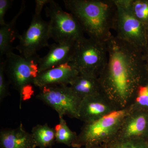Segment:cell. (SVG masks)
<instances>
[{
	"label": "cell",
	"instance_id": "6da1fadb",
	"mask_svg": "<svg viewBox=\"0 0 148 148\" xmlns=\"http://www.w3.org/2000/svg\"><path fill=\"white\" fill-rule=\"evenodd\" d=\"M107 59L98 79L102 93L117 109L129 106L146 70L143 52L112 35L106 42Z\"/></svg>",
	"mask_w": 148,
	"mask_h": 148
},
{
	"label": "cell",
	"instance_id": "7a4b0ae2",
	"mask_svg": "<svg viewBox=\"0 0 148 148\" xmlns=\"http://www.w3.org/2000/svg\"><path fill=\"white\" fill-rule=\"evenodd\" d=\"M66 9L89 38L106 42L112 35L116 7L114 0H64Z\"/></svg>",
	"mask_w": 148,
	"mask_h": 148
},
{
	"label": "cell",
	"instance_id": "3957f363",
	"mask_svg": "<svg viewBox=\"0 0 148 148\" xmlns=\"http://www.w3.org/2000/svg\"><path fill=\"white\" fill-rule=\"evenodd\" d=\"M132 109L129 106L113 111L94 121L84 123L71 147H87L110 143L115 138L123 121Z\"/></svg>",
	"mask_w": 148,
	"mask_h": 148
},
{
	"label": "cell",
	"instance_id": "277c9868",
	"mask_svg": "<svg viewBox=\"0 0 148 148\" xmlns=\"http://www.w3.org/2000/svg\"><path fill=\"white\" fill-rule=\"evenodd\" d=\"M5 72L8 82L18 92L20 97L19 107L24 100L31 95V85L34 84L38 74L39 61L38 54L29 58L13 52L5 56Z\"/></svg>",
	"mask_w": 148,
	"mask_h": 148
},
{
	"label": "cell",
	"instance_id": "5b68a950",
	"mask_svg": "<svg viewBox=\"0 0 148 148\" xmlns=\"http://www.w3.org/2000/svg\"><path fill=\"white\" fill-rule=\"evenodd\" d=\"M116 10L113 28L116 36L141 52L148 40V28L138 20L130 9L127 0H114Z\"/></svg>",
	"mask_w": 148,
	"mask_h": 148
},
{
	"label": "cell",
	"instance_id": "8992f818",
	"mask_svg": "<svg viewBox=\"0 0 148 148\" xmlns=\"http://www.w3.org/2000/svg\"><path fill=\"white\" fill-rule=\"evenodd\" d=\"M107 59L106 42L85 37L76 43L71 62L79 74L98 77Z\"/></svg>",
	"mask_w": 148,
	"mask_h": 148
},
{
	"label": "cell",
	"instance_id": "52a82bcc",
	"mask_svg": "<svg viewBox=\"0 0 148 148\" xmlns=\"http://www.w3.org/2000/svg\"><path fill=\"white\" fill-rule=\"evenodd\" d=\"M46 16L48 21L49 35L56 43L77 42L84 38V32L73 15L64 11L53 0L46 5Z\"/></svg>",
	"mask_w": 148,
	"mask_h": 148
},
{
	"label": "cell",
	"instance_id": "ba28073f",
	"mask_svg": "<svg viewBox=\"0 0 148 148\" xmlns=\"http://www.w3.org/2000/svg\"><path fill=\"white\" fill-rule=\"evenodd\" d=\"M36 98L55 110L59 118H79L82 100L68 85H54L40 88Z\"/></svg>",
	"mask_w": 148,
	"mask_h": 148
},
{
	"label": "cell",
	"instance_id": "9c48e42d",
	"mask_svg": "<svg viewBox=\"0 0 148 148\" xmlns=\"http://www.w3.org/2000/svg\"><path fill=\"white\" fill-rule=\"evenodd\" d=\"M19 43L14 49L23 57L30 58L37 55V52L49 46V23L42 19L41 15L34 14L28 29L18 35Z\"/></svg>",
	"mask_w": 148,
	"mask_h": 148
},
{
	"label": "cell",
	"instance_id": "30bf717a",
	"mask_svg": "<svg viewBox=\"0 0 148 148\" xmlns=\"http://www.w3.org/2000/svg\"><path fill=\"white\" fill-rule=\"evenodd\" d=\"M148 113L144 110H132L123 121L114 140L141 139L148 137Z\"/></svg>",
	"mask_w": 148,
	"mask_h": 148
},
{
	"label": "cell",
	"instance_id": "8fae6325",
	"mask_svg": "<svg viewBox=\"0 0 148 148\" xmlns=\"http://www.w3.org/2000/svg\"><path fill=\"white\" fill-rule=\"evenodd\" d=\"M117 110L103 94L82 99L80 105L79 119L84 123L101 118Z\"/></svg>",
	"mask_w": 148,
	"mask_h": 148
},
{
	"label": "cell",
	"instance_id": "7c38bea8",
	"mask_svg": "<svg viewBox=\"0 0 148 148\" xmlns=\"http://www.w3.org/2000/svg\"><path fill=\"white\" fill-rule=\"evenodd\" d=\"M79 74L71 62L62 64L38 74L34 84L39 88L54 85H68Z\"/></svg>",
	"mask_w": 148,
	"mask_h": 148
},
{
	"label": "cell",
	"instance_id": "4fadbf2b",
	"mask_svg": "<svg viewBox=\"0 0 148 148\" xmlns=\"http://www.w3.org/2000/svg\"><path fill=\"white\" fill-rule=\"evenodd\" d=\"M76 42L55 43L48 47L49 51L39 61L38 74L71 61Z\"/></svg>",
	"mask_w": 148,
	"mask_h": 148
},
{
	"label": "cell",
	"instance_id": "5bb4252c",
	"mask_svg": "<svg viewBox=\"0 0 148 148\" xmlns=\"http://www.w3.org/2000/svg\"><path fill=\"white\" fill-rule=\"evenodd\" d=\"M32 133L22 123L16 128L3 129L0 132V148H36Z\"/></svg>",
	"mask_w": 148,
	"mask_h": 148
},
{
	"label": "cell",
	"instance_id": "9a60e30c",
	"mask_svg": "<svg viewBox=\"0 0 148 148\" xmlns=\"http://www.w3.org/2000/svg\"><path fill=\"white\" fill-rule=\"evenodd\" d=\"M82 100L89 96L103 94L98 77L79 74L69 84Z\"/></svg>",
	"mask_w": 148,
	"mask_h": 148
},
{
	"label": "cell",
	"instance_id": "2e32d148",
	"mask_svg": "<svg viewBox=\"0 0 148 148\" xmlns=\"http://www.w3.org/2000/svg\"><path fill=\"white\" fill-rule=\"evenodd\" d=\"M26 8V2L23 1L18 12L8 23H6L0 27V54L1 56H5L13 52L14 49L12 44L18 34L15 28L16 21L23 14Z\"/></svg>",
	"mask_w": 148,
	"mask_h": 148
},
{
	"label": "cell",
	"instance_id": "e0dca14e",
	"mask_svg": "<svg viewBox=\"0 0 148 148\" xmlns=\"http://www.w3.org/2000/svg\"><path fill=\"white\" fill-rule=\"evenodd\" d=\"M31 133L37 147L51 148L56 143L55 129L47 123L36 125L32 128Z\"/></svg>",
	"mask_w": 148,
	"mask_h": 148
},
{
	"label": "cell",
	"instance_id": "ac0fdd59",
	"mask_svg": "<svg viewBox=\"0 0 148 148\" xmlns=\"http://www.w3.org/2000/svg\"><path fill=\"white\" fill-rule=\"evenodd\" d=\"M59 124L54 127L56 132V143L72 147L73 143L76 140L78 135L70 129L63 117L59 118Z\"/></svg>",
	"mask_w": 148,
	"mask_h": 148
},
{
	"label": "cell",
	"instance_id": "d6986e66",
	"mask_svg": "<svg viewBox=\"0 0 148 148\" xmlns=\"http://www.w3.org/2000/svg\"><path fill=\"white\" fill-rule=\"evenodd\" d=\"M129 106L135 110L148 109V82H144V78L135 90Z\"/></svg>",
	"mask_w": 148,
	"mask_h": 148
},
{
	"label": "cell",
	"instance_id": "ffe728a7",
	"mask_svg": "<svg viewBox=\"0 0 148 148\" xmlns=\"http://www.w3.org/2000/svg\"><path fill=\"white\" fill-rule=\"evenodd\" d=\"M127 2L133 15L148 28V1L127 0Z\"/></svg>",
	"mask_w": 148,
	"mask_h": 148
},
{
	"label": "cell",
	"instance_id": "44dd1931",
	"mask_svg": "<svg viewBox=\"0 0 148 148\" xmlns=\"http://www.w3.org/2000/svg\"><path fill=\"white\" fill-rule=\"evenodd\" d=\"M103 145L106 148H148L147 140L141 139L114 140Z\"/></svg>",
	"mask_w": 148,
	"mask_h": 148
},
{
	"label": "cell",
	"instance_id": "7402d4cb",
	"mask_svg": "<svg viewBox=\"0 0 148 148\" xmlns=\"http://www.w3.org/2000/svg\"><path fill=\"white\" fill-rule=\"evenodd\" d=\"M5 72L4 60L1 61L0 64V101L1 102L5 98L10 95L8 89V81L7 80Z\"/></svg>",
	"mask_w": 148,
	"mask_h": 148
},
{
	"label": "cell",
	"instance_id": "603a6c76",
	"mask_svg": "<svg viewBox=\"0 0 148 148\" xmlns=\"http://www.w3.org/2000/svg\"><path fill=\"white\" fill-rule=\"evenodd\" d=\"M13 1L12 0H0V26L6 24L5 16Z\"/></svg>",
	"mask_w": 148,
	"mask_h": 148
},
{
	"label": "cell",
	"instance_id": "cb8c5ba5",
	"mask_svg": "<svg viewBox=\"0 0 148 148\" xmlns=\"http://www.w3.org/2000/svg\"><path fill=\"white\" fill-rule=\"evenodd\" d=\"M51 0H36L35 14L36 15H41L42 11L44 6L50 2Z\"/></svg>",
	"mask_w": 148,
	"mask_h": 148
},
{
	"label": "cell",
	"instance_id": "d4e9b609",
	"mask_svg": "<svg viewBox=\"0 0 148 148\" xmlns=\"http://www.w3.org/2000/svg\"><path fill=\"white\" fill-rule=\"evenodd\" d=\"M144 51H146L145 56H144V60H146L147 62V64H145L146 69H148V40L147 43V46H146L145 49Z\"/></svg>",
	"mask_w": 148,
	"mask_h": 148
},
{
	"label": "cell",
	"instance_id": "484cf974",
	"mask_svg": "<svg viewBox=\"0 0 148 148\" xmlns=\"http://www.w3.org/2000/svg\"><path fill=\"white\" fill-rule=\"evenodd\" d=\"M84 148H106L104 145L92 146V147H87Z\"/></svg>",
	"mask_w": 148,
	"mask_h": 148
},
{
	"label": "cell",
	"instance_id": "4316f807",
	"mask_svg": "<svg viewBox=\"0 0 148 148\" xmlns=\"http://www.w3.org/2000/svg\"><path fill=\"white\" fill-rule=\"evenodd\" d=\"M147 141L148 143V140H147Z\"/></svg>",
	"mask_w": 148,
	"mask_h": 148
}]
</instances>
